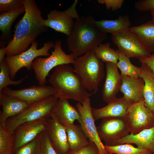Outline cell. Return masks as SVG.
I'll use <instances>...</instances> for the list:
<instances>
[{
	"label": "cell",
	"instance_id": "obj_38",
	"mask_svg": "<svg viewBox=\"0 0 154 154\" xmlns=\"http://www.w3.org/2000/svg\"><path fill=\"white\" fill-rule=\"evenodd\" d=\"M139 60L141 63L144 64L149 67L154 74V53Z\"/></svg>",
	"mask_w": 154,
	"mask_h": 154
},
{
	"label": "cell",
	"instance_id": "obj_27",
	"mask_svg": "<svg viewBox=\"0 0 154 154\" xmlns=\"http://www.w3.org/2000/svg\"><path fill=\"white\" fill-rule=\"evenodd\" d=\"M117 50L119 57L116 65L121 72V75L133 78H140L141 67L134 66L131 63L129 58L118 49Z\"/></svg>",
	"mask_w": 154,
	"mask_h": 154
},
{
	"label": "cell",
	"instance_id": "obj_39",
	"mask_svg": "<svg viewBox=\"0 0 154 154\" xmlns=\"http://www.w3.org/2000/svg\"><path fill=\"white\" fill-rule=\"evenodd\" d=\"M0 154H13L11 151H7L0 153Z\"/></svg>",
	"mask_w": 154,
	"mask_h": 154
},
{
	"label": "cell",
	"instance_id": "obj_43",
	"mask_svg": "<svg viewBox=\"0 0 154 154\" xmlns=\"http://www.w3.org/2000/svg\"></svg>",
	"mask_w": 154,
	"mask_h": 154
},
{
	"label": "cell",
	"instance_id": "obj_5",
	"mask_svg": "<svg viewBox=\"0 0 154 154\" xmlns=\"http://www.w3.org/2000/svg\"><path fill=\"white\" fill-rule=\"evenodd\" d=\"M58 100L52 96L29 105L22 112L7 119L6 130L12 134L15 129L22 123L46 118L52 113Z\"/></svg>",
	"mask_w": 154,
	"mask_h": 154
},
{
	"label": "cell",
	"instance_id": "obj_33",
	"mask_svg": "<svg viewBox=\"0 0 154 154\" xmlns=\"http://www.w3.org/2000/svg\"><path fill=\"white\" fill-rule=\"evenodd\" d=\"M40 143L41 154H58L51 144L46 130L41 133Z\"/></svg>",
	"mask_w": 154,
	"mask_h": 154
},
{
	"label": "cell",
	"instance_id": "obj_12",
	"mask_svg": "<svg viewBox=\"0 0 154 154\" xmlns=\"http://www.w3.org/2000/svg\"><path fill=\"white\" fill-rule=\"evenodd\" d=\"M78 2V0H75L69 8L64 11L56 9L51 11L47 15V19L44 20V25L68 36L74 27V19H76L80 17L76 9Z\"/></svg>",
	"mask_w": 154,
	"mask_h": 154
},
{
	"label": "cell",
	"instance_id": "obj_13",
	"mask_svg": "<svg viewBox=\"0 0 154 154\" xmlns=\"http://www.w3.org/2000/svg\"><path fill=\"white\" fill-rule=\"evenodd\" d=\"M46 118L22 123L12 134L13 146L12 152L34 139L39 134L46 130Z\"/></svg>",
	"mask_w": 154,
	"mask_h": 154
},
{
	"label": "cell",
	"instance_id": "obj_30",
	"mask_svg": "<svg viewBox=\"0 0 154 154\" xmlns=\"http://www.w3.org/2000/svg\"><path fill=\"white\" fill-rule=\"evenodd\" d=\"M0 93L9 85H17L21 84L27 77L26 76L17 80H12L10 77L9 68L5 58L0 60Z\"/></svg>",
	"mask_w": 154,
	"mask_h": 154
},
{
	"label": "cell",
	"instance_id": "obj_4",
	"mask_svg": "<svg viewBox=\"0 0 154 154\" xmlns=\"http://www.w3.org/2000/svg\"><path fill=\"white\" fill-rule=\"evenodd\" d=\"M73 64L85 88L93 94L96 93L104 76L103 62L92 50L75 59Z\"/></svg>",
	"mask_w": 154,
	"mask_h": 154
},
{
	"label": "cell",
	"instance_id": "obj_22",
	"mask_svg": "<svg viewBox=\"0 0 154 154\" xmlns=\"http://www.w3.org/2000/svg\"><path fill=\"white\" fill-rule=\"evenodd\" d=\"M96 24L102 32L112 34L119 33L129 29L131 22L127 15L120 16L114 20L103 19L96 21Z\"/></svg>",
	"mask_w": 154,
	"mask_h": 154
},
{
	"label": "cell",
	"instance_id": "obj_18",
	"mask_svg": "<svg viewBox=\"0 0 154 154\" xmlns=\"http://www.w3.org/2000/svg\"><path fill=\"white\" fill-rule=\"evenodd\" d=\"M0 105L2 107L0 113V126L5 129L8 118L19 114L29 105L15 97L5 94L3 91L0 93Z\"/></svg>",
	"mask_w": 154,
	"mask_h": 154
},
{
	"label": "cell",
	"instance_id": "obj_11",
	"mask_svg": "<svg viewBox=\"0 0 154 154\" xmlns=\"http://www.w3.org/2000/svg\"><path fill=\"white\" fill-rule=\"evenodd\" d=\"M76 106L80 116V119L78 122L89 141L96 145L99 154H107L108 152L98 135L95 124V120L92 114V108L90 98L86 99L82 103L78 102Z\"/></svg>",
	"mask_w": 154,
	"mask_h": 154
},
{
	"label": "cell",
	"instance_id": "obj_25",
	"mask_svg": "<svg viewBox=\"0 0 154 154\" xmlns=\"http://www.w3.org/2000/svg\"><path fill=\"white\" fill-rule=\"evenodd\" d=\"M64 126L70 153L84 146L89 143L88 138L80 125L74 124Z\"/></svg>",
	"mask_w": 154,
	"mask_h": 154
},
{
	"label": "cell",
	"instance_id": "obj_35",
	"mask_svg": "<svg viewBox=\"0 0 154 154\" xmlns=\"http://www.w3.org/2000/svg\"><path fill=\"white\" fill-rule=\"evenodd\" d=\"M70 154H99L98 149L94 143L89 141L84 146Z\"/></svg>",
	"mask_w": 154,
	"mask_h": 154
},
{
	"label": "cell",
	"instance_id": "obj_36",
	"mask_svg": "<svg viewBox=\"0 0 154 154\" xmlns=\"http://www.w3.org/2000/svg\"><path fill=\"white\" fill-rule=\"evenodd\" d=\"M135 8L140 11H154V0H141L136 2Z\"/></svg>",
	"mask_w": 154,
	"mask_h": 154
},
{
	"label": "cell",
	"instance_id": "obj_8",
	"mask_svg": "<svg viewBox=\"0 0 154 154\" xmlns=\"http://www.w3.org/2000/svg\"><path fill=\"white\" fill-rule=\"evenodd\" d=\"M125 119L133 134L154 127V113L145 105L144 100L130 105Z\"/></svg>",
	"mask_w": 154,
	"mask_h": 154
},
{
	"label": "cell",
	"instance_id": "obj_34",
	"mask_svg": "<svg viewBox=\"0 0 154 154\" xmlns=\"http://www.w3.org/2000/svg\"><path fill=\"white\" fill-rule=\"evenodd\" d=\"M23 0H0V11L5 12L23 5Z\"/></svg>",
	"mask_w": 154,
	"mask_h": 154
},
{
	"label": "cell",
	"instance_id": "obj_37",
	"mask_svg": "<svg viewBox=\"0 0 154 154\" xmlns=\"http://www.w3.org/2000/svg\"><path fill=\"white\" fill-rule=\"evenodd\" d=\"M123 0H98L100 4L105 5L106 9L115 11L121 8L123 3Z\"/></svg>",
	"mask_w": 154,
	"mask_h": 154
},
{
	"label": "cell",
	"instance_id": "obj_32",
	"mask_svg": "<svg viewBox=\"0 0 154 154\" xmlns=\"http://www.w3.org/2000/svg\"><path fill=\"white\" fill-rule=\"evenodd\" d=\"M13 141L12 134L0 126V153L12 151Z\"/></svg>",
	"mask_w": 154,
	"mask_h": 154
},
{
	"label": "cell",
	"instance_id": "obj_20",
	"mask_svg": "<svg viewBox=\"0 0 154 154\" xmlns=\"http://www.w3.org/2000/svg\"><path fill=\"white\" fill-rule=\"evenodd\" d=\"M66 99H58L52 113L59 122L64 125L73 124L76 120L78 121L80 116L76 108Z\"/></svg>",
	"mask_w": 154,
	"mask_h": 154
},
{
	"label": "cell",
	"instance_id": "obj_2",
	"mask_svg": "<svg viewBox=\"0 0 154 154\" xmlns=\"http://www.w3.org/2000/svg\"><path fill=\"white\" fill-rule=\"evenodd\" d=\"M91 15L76 19L73 29L68 36L66 44L75 59L93 50L107 38L97 27Z\"/></svg>",
	"mask_w": 154,
	"mask_h": 154
},
{
	"label": "cell",
	"instance_id": "obj_40",
	"mask_svg": "<svg viewBox=\"0 0 154 154\" xmlns=\"http://www.w3.org/2000/svg\"><path fill=\"white\" fill-rule=\"evenodd\" d=\"M151 13L152 17V20H154V11H151Z\"/></svg>",
	"mask_w": 154,
	"mask_h": 154
},
{
	"label": "cell",
	"instance_id": "obj_3",
	"mask_svg": "<svg viewBox=\"0 0 154 154\" xmlns=\"http://www.w3.org/2000/svg\"><path fill=\"white\" fill-rule=\"evenodd\" d=\"M56 90L58 99H71L82 103L92 94L84 87L74 68L62 64L54 68L48 79Z\"/></svg>",
	"mask_w": 154,
	"mask_h": 154
},
{
	"label": "cell",
	"instance_id": "obj_14",
	"mask_svg": "<svg viewBox=\"0 0 154 154\" xmlns=\"http://www.w3.org/2000/svg\"><path fill=\"white\" fill-rule=\"evenodd\" d=\"M5 94L15 97L29 105L51 96H55L56 90L52 86L44 85L34 86L19 90H13L8 87L2 91Z\"/></svg>",
	"mask_w": 154,
	"mask_h": 154
},
{
	"label": "cell",
	"instance_id": "obj_21",
	"mask_svg": "<svg viewBox=\"0 0 154 154\" xmlns=\"http://www.w3.org/2000/svg\"><path fill=\"white\" fill-rule=\"evenodd\" d=\"M126 143L135 144L137 147L148 150L154 154V127L135 134H129L120 140L117 145Z\"/></svg>",
	"mask_w": 154,
	"mask_h": 154
},
{
	"label": "cell",
	"instance_id": "obj_15",
	"mask_svg": "<svg viewBox=\"0 0 154 154\" xmlns=\"http://www.w3.org/2000/svg\"><path fill=\"white\" fill-rule=\"evenodd\" d=\"M46 118L48 124L46 131L53 147L58 154H70V151L65 126L52 113Z\"/></svg>",
	"mask_w": 154,
	"mask_h": 154
},
{
	"label": "cell",
	"instance_id": "obj_42",
	"mask_svg": "<svg viewBox=\"0 0 154 154\" xmlns=\"http://www.w3.org/2000/svg\"></svg>",
	"mask_w": 154,
	"mask_h": 154
},
{
	"label": "cell",
	"instance_id": "obj_23",
	"mask_svg": "<svg viewBox=\"0 0 154 154\" xmlns=\"http://www.w3.org/2000/svg\"><path fill=\"white\" fill-rule=\"evenodd\" d=\"M140 77L144 82L143 96L145 105L154 113V74L146 65L141 63Z\"/></svg>",
	"mask_w": 154,
	"mask_h": 154
},
{
	"label": "cell",
	"instance_id": "obj_41",
	"mask_svg": "<svg viewBox=\"0 0 154 154\" xmlns=\"http://www.w3.org/2000/svg\"><path fill=\"white\" fill-rule=\"evenodd\" d=\"M107 154H112V153H108Z\"/></svg>",
	"mask_w": 154,
	"mask_h": 154
},
{
	"label": "cell",
	"instance_id": "obj_1",
	"mask_svg": "<svg viewBox=\"0 0 154 154\" xmlns=\"http://www.w3.org/2000/svg\"><path fill=\"white\" fill-rule=\"evenodd\" d=\"M23 2L25 12L15 26L12 39L5 47L7 56H15L26 51L37 37L48 30L35 1L23 0Z\"/></svg>",
	"mask_w": 154,
	"mask_h": 154
},
{
	"label": "cell",
	"instance_id": "obj_17",
	"mask_svg": "<svg viewBox=\"0 0 154 154\" xmlns=\"http://www.w3.org/2000/svg\"><path fill=\"white\" fill-rule=\"evenodd\" d=\"M131 104L123 96L117 98L102 108H92V114L95 120L107 118H125L128 108Z\"/></svg>",
	"mask_w": 154,
	"mask_h": 154
},
{
	"label": "cell",
	"instance_id": "obj_7",
	"mask_svg": "<svg viewBox=\"0 0 154 154\" xmlns=\"http://www.w3.org/2000/svg\"><path fill=\"white\" fill-rule=\"evenodd\" d=\"M38 45V42L35 41L26 51L16 55L7 56L5 58L9 68L10 77L12 80L15 78L17 73L23 67L29 70H31L32 63L36 58L41 56H49L50 54L48 51L55 46V43L50 41L46 42L39 49L37 48Z\"/></svg>",
	"mask_w": 154,
	"mask_h": 154
},
{
	"label": "cell",
	"instance_id": "obj_9",
	"mask_svg": "<svg viewBox=\"0 0 154 154\" xmlns=\"http://www.w3.org/2000/svg\"><path fill=\"white\" fill-rule=\"evenodd\" d=\"M111 38L118 50L129 58H135L140 60L151 55L129 29L123 32L112 35Z\"/></svg>",
	"mask_w": 154,
	"mask_h": 154
},
{
	"label": "cell",
	"instance_id": "obj_16",
	"mask_svg": "<svg viewBox=\"0 0 154 154\" xmlns=\"http://www.w3.org/2000/svg\"><path fill=\"white\" fill-rule=\"evenodd\" d=\"M106 78L102 91V98L108 104L117 98L116 95L121 86L122 77L116 64L106 62Z\"/></svg>",
	"mask_w": 154,
	"mask_h": 154
},
{
	"label": "cell",
	"instance_id": "obj_26",
	"mask_svg": "<svg viewBox=\"0 0 154 154\" xmlns=\"http://www.w3.org/2000/svg\"><path fill=\"white\" fill-rule=\"evenodd\" d=\"M25 12V9L23 5L8 11L0 13V29L3 36L9 34L15 21Z\"/></svg>",
	"mask_w": 154,
	"mask_h": 154
},
{
	"label": "cell",
	"instance_id": "obj_29",
	"mask_svg": "<svg viewBox=\"0 0 154 154\" xmlns=\"http://www.w3.org/2000/svg\"><path fill=\"white\" fill-rule=\"evenodd\" d=\"M104 146L108 152L113 154H152L148 150L135 147L130 143L112 146Z\"/></svg>",
	"mask_w": 154,
	"mask_h": 154
},
{
	"label": "cell",
	"instance_id": "obj_31",
	"mask_svg": "<svg viewBox=\"0 0 154 154\" xmlns=\"http://www.w3.org/2000/svg\"><path fill=\"white\" fill-rule=\"evenodd\" d=\"M42 133L31 142L13 151L12 153L41 154L40 141Z\"/></svg>",
	"mask_w": 154,
	"mask_h": 154
},
{
	"label": "cell",
	"instance_id": "obj_19",
	"mask_svg": "<svg viewBox=\"0 0 154 154\" xmlns=\"http://www.w3.org/2000/svg\"><path fill=\"white\" fill-rule=\"evenodd\" d=\"M122 82L120 91L132 104L144 100L143 92L144 82L141 78H135L121 76Z\"/></svg>",
	"mask_w": 154,
	"mask_h": 154
},
{
	"label": "cell",
	"instance_id": "obj_28",
	"mask_svg": "<svg viewBox=\"0 0 154 154\" xmlns=\"http://www.w3.org/2000/svg\"><path fill=\"white\" fill-rule=\"evenodd\" d=\"M96 56L104 62L116 64L118 60L117 50L110 48V43L101 44L93 50Z\"/></svg>",
	"mask_w": 154,
	"mask_h": 154
},
{
	"label": "cell",
	"instance_id": "obj_24",
	"mask_svg": "<svg viewBox=\"0 0 154 154\" xmlns=\"http://www.w3.org/2000/svg\"><path fill=\"white\" fill-rule=\"evenodd\" d=\"M129 29L137 36L149 52L154 53V20L140 25L130 27Z\"/></svg>",
	"mask_w": 154,
	"mask_h": 154
},
{
	"label": "cell",
	"instance_id": "obj_10",
	"mask_svg": "<svg viewBox=\"0 0 154 154\" xmlns=\"http://www.w3.org/2000/svg\"><path fill=\"white\" fill-rule=\"evenodd\" d=\"M97 128L100 139L107 146L117 145L118 141L129 132L123 118H104Z\"/></svg>",
	"mask_w": 154,
	"mask_h": 154
},
{
	"label": "cell",
	"instance_id": "obj_6",
	"mask_svg": "<svg viewBox=\"0 0 154 154\" xmlns=\"http://www.w3.org/2000/svg\"><path fill=\"white\" fill-rule=\"evenodd\" d=\"M62 42L56 40L54 50L46 58H36L32 64V69L35 72L36 78L40 85L46 83V77L53 68L62 64H73L75 58L72 54H66L62 49Z\"/></svg>",
	"mask_w": 154,
	"mask_h": 154
}]
</instances>
